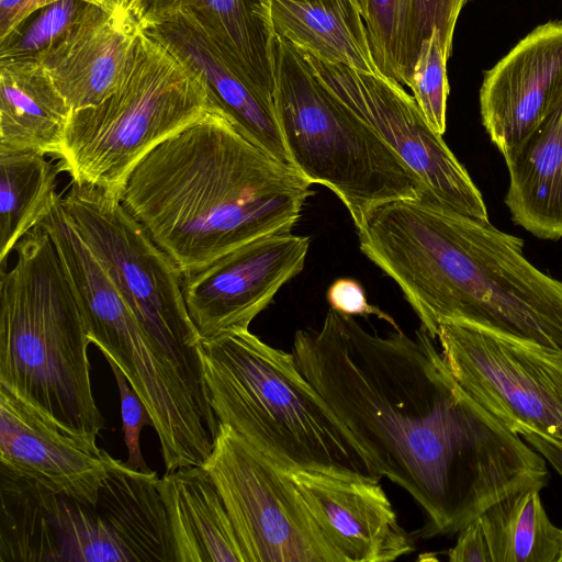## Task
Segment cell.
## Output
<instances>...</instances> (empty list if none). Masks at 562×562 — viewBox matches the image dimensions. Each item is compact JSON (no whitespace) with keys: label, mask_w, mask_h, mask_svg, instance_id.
I'll use <instances>...</instances> for the list:
<instances>
[{"label":"cell","mask_w":562,"mask_h":562,"mask_svg":"<svg viewBox=\"0 0 562 562\" xmlns=\"http://www.w3.org/2000/svg\"><path fill=\"white\" fill-rule=\"evenodd\" d=\"M292 353L376 473L420 506L423 537L547 484L544 458L465 392L423 326L380 336L329 308L318 329L295 333Z\"/></svg>","instance_id":"cell-1"},{"label":"cell","mask_w":562,"mask_h":562,"mask_svg":"<svg viewBox=\"0 0 562 562\" xmlns=\"http://www.w3.org/2000/svg\"><path fill=\"white\" fill-rule=\"evenodd\" d=\"M357 233L432 338L457 321L562 353V281L527 259L521 238L431 195L381 204Z\"/></svg>","instance_id":"cell-2"},{"label":"cell","mask_w":562,"mask_h":562,"mask_svg":"<svg viewBox=\"0 0 562 562\" xmlns=\"http://www.w3.org/2000/svg\"><path fill=\"white\" fill-rule=\"evenodd\" d=\"M311 186L214 105L139 160L120 201L187 274L247 243L291 233Z\"/></svg>","instance_id":"cell-3"},{"label":"cell","mask_w":562,"mask_h":562,"mask_svg":"<svg viewBox=\"0 0 562 562\" xmlns=\"http://www.w3.org/2000/svg\"><path fill=\"white\" fill-rule=\"evenodd\" d=\"M198 353L218 423L273 463L290 472L381 479L292 352L235 329L201 339Z\"/></svg>","instance_id":"cell-4"},{"label":"cell","mask_w":562,"mask_h":562,"mask_svg":"<svg viewBox=\"0 0 562 562\" xmlns=\"http://www.w3.org/2000/svg\"><path fill=\"white\" fill-rule=\"evenodd\" d=\"M0 273V386L60 427L98 437L89 328L50 235L35 226Z\"/></svg>","instance_id":"cell-5"},{"label":"cell","mask_w":562,"mask_h":562,"mask_svg":"<svg viewBox=\"0 0 562 562\" xmlns=\"http://www.w3.org/2000/svg\"><path fill=\"white\" fill-rule=\"evenodd\" d=\"M272 70L274 109L291 165L312 184L337 195L357 232L381 204L434 196L396 151L321 80L303 50L276 35Z\"/></svg>","instance_id":"cell-6"},{"label":"cell","mask_w":562,"mask_h":562,"mask_svg":"<svg viewBox=\"0 0 562 562\" xmlns=\"http://www.w3.org/2000/svg\"><path fill=\"white\" fill-rule=\"evenodd\" d=\"M213 106L201 76L142 29L117 89L71 112L58 167L72 182L120 199L142 158Z\"/></svg>","instance_id":"cell-7"},{"label":"cell","mask_w":562,"mask_h":562,"mask_svg":"<svg viewBox=\"0 0 562 562\" xmlns=\"http://www.w3.org/2000/svg\"><path fill=\"white\" fill-rule=\"evenodd\" d=\"M61 203L142 328L189 387L210 403L198 346L173 260L125 210L120 199L72 182Z\"/></svg>","instance_id":"cell-8"},{"label":"cell","mask_w":562,"mask_h":562,"mask_svg":"<svg viewBox=\"0 0 562 562\" xmlns=\"http://www.w3.org/2000/svg\"><path fill=\"white\" fill-rule=\"evenodd\" d=\"M202 467L224 502L245 562H341L290 471L229 425L218 423L212 452Z\"/></svg>","instance_id":"cell-9"},{"label":"cell","mask_w":562,"mask_h":562,"mask_svg":"<svg viewBox=\"0 0 562 562\" xmlns=\"http://www.w3.org/2000/svg\"><path fill=\"white\" fill-rule=\"evenodd\" d=\"M437 339L473 400L515 434L562 447V353L457 321L441 322Z\"/></svg>","instance_id":"cell-10"},{"label":"cell","mask_w":562,"mask_h":562,"mask_svg":"<svg viewBox=\"0 0 562 562\" xmlns=\"http://www.w3.org/2000/svg\"><path fill=\"white\" fill-rule=\"evenodd\" d=\"M303 53L321 80L396 151L438 202L488 220L483 195L467 169L402 85L381 72L358 71Z\"/></svg>","instance_id":"cell-11"},{"label":"cell","mask_w":562,"mask_h":562,"mask_svg":"<svg viewBox=\"0 0 562 562\" xmlns=\"http://www.w3.org/2000/svg\"><path fill=\"white\" fill-rule=\"evenodd\" d=\"M310 244L308 236L268 235L183 274L187 310L201 338L249 329L278 291L303 270Z\"/></svg>","instance_id":"cell-12"},{"label":"cell","mask_w":562,"mask_h":562,"mask_svg":"<svg viewBox=\"0 0 562 562\" xmlns=\"http://www.w3.org/2000/svg\"><path fill=\"white\" fill-rule=\"evenodd\" d=\"M108 456L97 436L60 427L0 386V475L94 505L108 475Z\"/></svg>","instance_id":"cell-13"},{"label":"cell","mask_w":562,"mask_h":562,"mask_svg":"<svg viewBox=\"0 0 562 562\" xmlns=\"http://www.w3.org/2000/svg\"><path fill=\"white\" fill-rule=\"evenodd\" d=\"M562 91V22L537 26L492 69L480 89L482 124L506 156L539 124Z\"/></svg>","instance_id":"cell-14"},{"label":"cell","mask_w":562,"mask_h":562,"mask_svg":"<svg viewBox=\"0 0 562 562\" xmlns=\"http://www.w3.org/2000/svg\"><path fill=\"white\" fill-rule=\"evenodd\" d=\"M290 473L341 562H390L415 550L380 480L317 471Z\"/></svg>","instance_id":"cell-15"},{"label":"cell","mask_w":562,"mask_h":562,"mask_svg":"<svg viewBox=\"0 0 562 562\" xmlns=\"http://www.w3.org/2000/svg\"><path fill=\"white\" fill-rule=\"evenodd\" d=\"M140 31L131 10L92 3L37 60L72 111L97 105L123 80Z\"/></svg>","instance_id":"cell-16"},{"label":"cell","mask_w":562,"mask_h":562,"mask_svg":"<svg viewBox=\"0 0 562 562\" xmlns=\"http://www.w3.org/2000/svg\"><path fill=\"white\" fill-rule=\"evenodd\" d=\"M269 0H134L139 26L179 20L200 31L261 98L274 105Z\"/></svg>","instance_id":"cell-17"},{"label":"cell","mask_w":562,"mask_h":562,"mask_svg":"<svg viewBox=\"0 0 562 562\" xmlns=\"http://www.w3.org/2000/svg\"><path fill=\"white\" fill-rule=\"evenodd\" d=\"M143 30L201 76L212 103L243 135L277 160L291 165L274 105L237 75L200 31L179 20Z\"/></svg>","instance_id":"cell-18"},{"label":"cell","mask_w":562,"mask_h":562,"mask_svg":"<svg viewBox=\"0 0 562 562\" xmlns=\"http://www.w3.org/2000/svg\"><path fill=\"white\" fill-rule=\"evenodd\" d=\"M504 159L509 173L505 204L513 221L539 238H562V91Z\"/></svg>","instance_id":"cell-19"},{"label":"cell","mask_w":562,"mask_h":562,"mask_svg":"<svg viewBox=\"0 0 562 562\" xmlns=\"http://www.w3.org/2000/svg\"><path fill=\"white\" fill-rule=\"evenodd\" d=\"M176 562H245L224 502L209 472L183 467L158 480Z\"/></svg>","instance_id":"cell-20"},{"label":"cell","mask_w":562,"mask_h":562,"mask_svg":"<svg viewBox=\"0 0 562 562\" xmlns=\"http://www.w3.org/2000/svg\"><path fill=\"white\" fill-rule=\"evenodd\" d=\"M71 112L38 60L0 59V150L58 158Z\"/></svg>","instance_id":"cell-21"},{"label":"cell","mask_w":562,"mask_h":562,"mask_svg":"<svg viewBox=\"0 0 562 562\" xmlns=\"http://www.w3.org/2000/svg\"><path fill=\"white\" fill-rule=\"evenodd\" d=\"M379 71L409 87L423 44L439 32L451 54L457 20L470 0H358Z\"/></svg>","instance_id":"cell-22"},{"label":"cell","mask_w":562,"mask_h":562,"mask_svg":"<svg viewBox=\"0 0 562 562\" xmlns=\"http://www.w3.org/2000/svg\"><path fill=\"white\" fill-rule=\"evenodd\" d=\"M273 35L330 64L379 74L358 0H269Z\"/></svg>","instance_id":"cell-23"},{"label":"cell","mask_w":562,"mask_h":562,"mask_svg":"<svg viewBox=\"0 0 562 562\" xmlns=\"http://www.w3.org/2000/svg\"><path fill=\"white\" fill-rule=\"evenodd\" d=\"M539 486L513 492L477 516L491 562H558L562 528L548 517Z\"/></svg>","instance_id":"cell-24"},{"label":"cell","mask_w":562,"mask_h":562,"mask_svg":"<svg viewBox=\"0 0 562 562\" xmlns=\"http://www.w3.org/2000/svg\"><path fill=\"white\" fill-rule=\"evenodd\" d=\"M46 154L0 150V268L20 239L37 226L56 193L60 171Z\"/></svg>","instance_id":"cell-25"},{"label":"cell","mask_w":562,"mask_h":562,"mask_svg":"<svg viewBox=\"0 0 562 562\" xmlns=\"http://www.w3.org/2000/svg\"><path fill=\"white\" fill-rule=\"evenodd\" d=\"M91 4L83 0H58L34 11L0 40V59L37 60Z\"/></svg>","instance_id":"cell-26"},{"label":"cell","mask_w":562,"mask_h":562,"mask_svg":"<svg viewBox=\"0 0 562 562\" xmlns=\"http://www.w3.org/2000/svg\"><path fill=\"white\" fill-rule=\"evenodd\" d=\"M450 55L440 33L434 32L420 48L408 87L426 121L440 135L446 132L447 61Z\"/></svg>","instance_id":"cell-27"},{"label":"cell","mask_w":562,"mask_h":562,"mask_svg":"<svg viewBox=\"0 0 562 562\" xmlns=\"http://www.w3.org/2000/svg\"><path fill=\"white\" fill-rule=\"evenodd\" d=\"M106 360L115 378L120 392L122 428L124 432V441L128 451V457L125 463L135 471L150 473L153 470H150L145 463L139 439L144 426H154L153 419L119 366L111 359L106 358Z\"/></svg>","instance_id":"cell-28"},{"label":"cell","mask_w":562,"mask_h":562,"mask_svg":"<svg viewBox=\"0 0 562 562\" xmlns=\"http://www.w3.org/2000/svg\"><path fill=\"white\" fill-rule=\"evenodd\" d=\"M326 299L330 308L341 314L349 316L373 315L389 323L394 329H400L391 315L368 302L362 285L353 279H337L328 288Z\"/></svg>","instance_id":"cell-29"},{"label":"cell","mask_w":562,"mask_h":562,"mask_svg":"<svg viewBox=\"0 0 562 562\" xmlns=\"http://www.w3.org/2000/svg\"><path fill=\"white\" fill-rule=\"evenodd\" d=\"M450 562H491L490 550L476 517L459 531L456 544L448 551Z\"/></svg>","instance_id":"cell-30"},{"label":"cell","mask_w":562,"mask_h":562,"mask_svg":"<svg viewBox=\"0 0 562 562\" xmlns=\"http://www.w3.org/2000/svg\"><path fill=\"white\" fill-rule=\"evenodd\" d=\"M58 0H0V40L34 11ZM106 7L98 0H83Z\"/></svg>","instance_id":"cell-31"},{"label":"cell","mask_w":562,"mask_h":562,"mask_svg":"<svg viewBox=\"0 0 562 562\" xmlns=\"http://www.w3.org/2000/svg\"><path fill=\"white\" fill-rule=\"evenodd\" d=\"M522 438L530 447L539 452L562 477V447L533 434L524 435Z\"/></svg>","instance_id":"cell-32"},{"label":"cell","mask_w":562,"mask_h":562,"mask_svg":"<svg viewBox=\"0 0 562 562\" xmlns=\"http://www.w3.org/2000/svg\"><path fill=\"white\" fill-rule=\"evenodd\" d=\"M106 7H122L131 10L134 0H98Z\"/></svg>","instance_id":"cell-33"},{"label":"cell","mask_w":562,"mask_h":562,"mask_svg":"<svg viewBox=\"0 0 562 562\" xmlns=\"http://www.w3.org/2000/svg\"><path fill=\"white\" fill-rule=\"evenodd\" d=\"M558 562H562V542H561V550H560Z\"/></svg>","instance_id":"cell-34"}]
</instances>
